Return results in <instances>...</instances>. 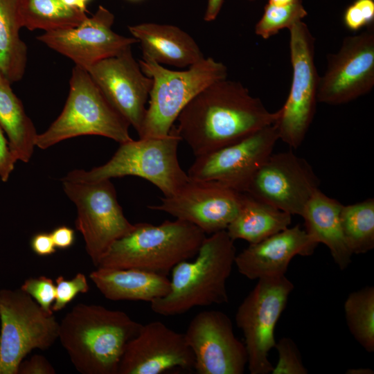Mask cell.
I'll list each match as a JSON object with an SVG mask.
<instances>
[{"label": "cell", "mask_w": 374, "mask_h": 374, "mask_svg": "<svg viewBox=\"0 0 374 374\" xmlns=\"http://www.w3.org/2000/svg\"><path fill=\"white\" fill-rule=\"evenodd\" d=\"M50 234L55 247L60 249L71 247L75 238L74 230L64 225L56 227Z\"/></svg>", "instance_id": "38"}, {"label": "cell", "mask_w": 374, "mask_h": 374, "mask_svg": "<svg viewBox=\"0 0 374 374\" xmlns=\"http://www.w3.org/2000/svg\"><path fill=\"white\" fill-rule=\"evenodd\" d=\"M308 15L302 2L286 6H275L267 3L264 12L255 26V33L267 39L277 34L283 28L292 26Z\"/></svg>", "instance_id": "30"}, {"label": "cell", "mask_w": 374, "mask_h": 374, "mask_svg": "<svg viewBox=\"0 0 374 374\" xmlns=\"http://www.w3.org/2000/svg\"><path fill=\"white\" fill-rule=\"evenodd\" d=\"M30 247L33 252L40 256H50L56 251L51 235L46 232L35 234L31 239Z\"/></svg>", "instance_id": "37"}, {"label": "cell", "mask_w": 374, "mask_h": 374, "mask_svg": "<svg viewBox=\"0 0 374 374\" xmlns=\"http://www.w3.org/2000/svg\"><path fill=\"white\" fill-rule=\"evenodd\" d=\"M194 356L184 334L159 321L142 325L127 344L118 374H161L175 368H194Z\"/></svg>", "instance_id": "19"}, {"label": "cell", "mask_w": 374, "mask_h": 374, "mask_svg": "<svg viewBox=\"0 0 374 374\" xmlns=\"http://www.w3.org/2000/svg\"><path fill=\"white\" fill-rule=\"evenodd\" d=\"M130 126L89 73L75 65L63 109L46 130L38 134L35 145L45 150L66 139L83 135L102 136L122 143L132 139Z\"/></svg>", "instance_id": "6"}, {"label": "cell", "mask_w": 374, "mask_h": 374, "mask_svg": "<svg viewBox=\"0 0 374 374\" xmlns=\"http://www.w3.org/2000/svg\"><path fill=\"white\" fill-rule=\"evenodd\" d=\"M141 44L143 56L160 64L177 67L191 66L204 56L194 39L179 27L169 24L143 23L128 27Z\"/></svg>", "instance_id": "21"}, {"label": "cell", "mask_w": 374, "mask_h": 374, "mask_svg": "<svg viewBox=\"0 0 374 374\" xmlns=\"http://www.w3.org/2000/svg\"><path fill=\"white\" fill-rule=\"evenodd\" d=\"M236 249L226 230L206 237L193 260H184L172 269L168 293L150 302L153 312L170 317L195 307L229 301L226 281Z\"/></svg>", "instance_id": "3"}, {"label": "cell", "mask_w": 374, "mask_h": 374, "mask_svg": "<svg viewBox=\"0 0 374 374\" xmlns=\"http://www.w3.org/2000/svg\"><path fill=\"white\" fill-rule=\"evenodd\" d=\"M21 290L29 294L46 312H53L51 307L55 297V285L44 276L26 279Z\"/></svg>", "instance_id": "33"}, {"label": "cell", "mask_w": 374, "mask_h": 374, "mask_svg": "<svg viewBox=\"0 0 374 374\" xmlns=\"http://www.w3.org/2000/svg\"><path fill=\"white\" fill-rule=\"evenodd\" d=\"M65 5L67 6H69L71 8H76L80 10H82L84 12H87V11L84 10L80 3L79 0H61Z\"/></svg>", "instance_id": "40"}, {"label": "cell", "mask_w": 374, "mask_h": 374, "mask_svg": "<svg viewBox=\"0 0 374 374\" xmlns=\"http://www.w3.org/2000/svg\"><path fill=\"white\" fill-rule=\"evenodd\" d=\"M223 3L224 0H208L204 17V21L209 22L215 20L222 8Z\"/></svg>", "instance_id": "39"}, {"label": "cell", "mask_w": 374, "mask_h": 374, "mask_svg": "<svg viewBox=\"0 0 374 374\" xmlns=\"http://www.w3.org/2000/svg\"><path fill=\"white\" fill-rule=\"evenodd\" d=\"M0 374H18L34 349L45 350L58 339L60 323L20 288L0 290Z\"/></svg>", "instance_id": "8"}, {"label": "cell", "mask_w": 374, "mask_h": 374, "mask_svg": "<svg viewBox=\"0 0 374 374\" xmlns=\"http://www.w3.org/2000/svg\"><path fill=\"white\" fill-rule=\"evenodd\" d=\"M290 31L292 79L290 93L274 125L279 139L291 148L303 143L312 122L317 101L319 76L314 64L315 39L300 21Z\"/></svg>", "instance_id": "9"}, {"label": "cell", "mask_w": 374, "mask_h": 374, "mask_svg": "<svg viewBox=\"0 0 374 374\" xmlns=\"http://www.w3.org/2000/svg\"><path fill=\"white\" fill-rule=\"evenodd\" d=\"M62 188L77 208L75 228L95 267L111 245L134 227L125 216L110 179L93 182L62 181Z\"/></svg>", "instance_id": "10"}, {"label": "cell", "mask_w": 374, "mask_h": 374, "mask_svg": "<svg viewBox=\"0 0 374 374\" xmlns=\"http://www.w3.org/2000/svg\"><path fill=\"white\" fill-rule=\"evenodd\" d=\"M242 193L216 181L189 180L174 195L150 209L188 222L206 234L226 230L238 213Z\"/></svg>", "instance_id": "16"}, {"label": "cell", "mask_w": 374, "mask_h": 374, "mask_svg": "<svg viewBox=\"0 0 374 374\" xmlns=\"http://www.w3.org/2000/svg\"><path fill=\"white\" fill-rule=\"evenodd\" d=\"M19 11L21 28L44 32L77 26L88 17L61 0H19Z\"/></svg>", "instance_id": "27"}, {"label": "cell", "mask_w": 374, "mask_h": 374, "mask_svg": "<svg viewBox=\"0 0 374 374\" xmlns=\"http://www.w3.org/2000/svg\"><path fill=\"white\" fill-rule=\"evenodd\" d=\"M292 215L246 193H242L237 215L226 231L235 241L258 242L290 226Z\"/></svg>", "instance_id": "24"}, {"label": "cell", "mask_w": 374, "mask_h": 374, "mask_svg": "<svg viewBox=\"0 0 374 374\" xmlns=\"http://www.w3.org/2000/svg\"><path fill=\"white\" fill-rule=\"evenodd\" d=\"M320 181L312 166L291 150L271 153L244 193L291 215L301 216Z\"/></svg>", "instance_id": "13"}, {"label": "cell", "mask_w": 374, "mask_h": 374, "mask_svg": "<svg viewBox=\"0 0 374 374\" xmlns=\"http://www.w3.org/2000/svg\"><path fill=\"white\" fill-rule=\"evenodd\" d=\"M374 372L370 368H352L347 371L348 374H373Z\"/></svg>", "instance_id": "42"}, {"label": "cell", "mask_w": 374, "mask_h": 374, "mask_svg": "<svg viewBox=\"0 0 374 374\" xmlns=\"http://www.w3.org/2000/svg\"><path fill=\"white\" fill-rule=\"evenodd\" d=\"M91 0H79L80 3H81L83 9L86 11H87V5Z\"/></svg>", "instance_id": "43"}, {"label": "cell", "mask_w": 374, "mask_h": 374, "mask_svg": "<svg viewBox=\"0 0 374 374\" xmlns=\"http://www.w3.org/2000/svg\"><path fill=\"white\" fill-rule=\"evenodd\" d=\"M181 141L175 125L163 137L132 139L120 143L112 158L103 165L89 170H71L61 181L93 182L135 176L156 186L164 197L171 196L189 180L178 160Z\"/></svg>", "instance_id": "5"}, {"label": "cell", "mask_w": 374, "mask_h": 374, "mask_svg": "<svg viewBox=\"0 0 374 374\" xmlns=\"http://www.w3.org/2000/svg\"><path fill=\"white\" fill-rule=\"evenodd\" d=\"M112 106L140 134L152 79L143 73L132 46L85 69Z\"/></svg>", "instance_id": "18"}, {"label": "cell", "mask_w": 374, "mask_h": 374, "mask_svg": "<svg viewBox=\"0 0 374 374\" xmlns=\"http://www.w3.org/2000/svg\"><path fill=\"white\" fill-rule=\"evenodd\" d=\"M373 0H355L346 9L343 17L345 26L352 31L373 24Z\"/></svg>", "instance_id": "34"}, {"label": "cell", "mask_w": 374, "mask_h": 374, "mask_svg": "<svg viewBox=\"0 0 374 374\" xmlns=\"http://www.w3.org/2000/svg\"><path fill=\"white\" fill-rule=\"evenodd\" d=\"M293 290L285 275L259 278L238 308L235 323L244 337L251 374L271 373L268 355L276 343L274 329Z\"/></svg>", "instance_id": "11"}, {"label": "cell", "mask_w": 374, "mask_h": 374, "mask_svg": "<svg viewBox=\"0 0 374 374\" xmlns=\"http://www.w3.org/2000/svg\"><path fill=\"white\" fill-rule=\"evenodd\" d=\"M53 365L41 355H34L30 359L23 360L18 368V374H55Z\"/></svg>", "instance_id": "35"}, {"label": "cell", "mask_w": 374, "mask_h": 374, "mask_svg": "<svg viewBox=\"0 0 374 374\" xmlns=\"http://www.w3.org/2000/svg\"><path fill=\"white\" fill-rule=\"evenodd\" d=\"M114 15L99 6L91 17L75 27L45 31L37 39L69 58L84 69L114 56L136 42L134 37L117 34L112 29Z\"/></svg>", "instance_id": "17"}, {"label": "cell", "mask_w": 374, "mask_h": 374, "mask_svg": "<svg viewBox=\"0 0 374 374\" xmlns=\"http://www.w3.org/2000/svg\"><path fill=\"white\" fill-rule=\"evenodd\" d=\"M278 360L273 366L272 374H307L301 356L294 341L289 337H283L276 343Z\"/></svg>", "instance_id": "31"}, {"label": "cell", "mask_w": 374, "mask_h": 374, "mask_svg": "<svg viewBox=\"0 0 374 374\" xmlns=\"http://www.w3.org/2000/svg\"><path fill=\"white\" fill-rule=\"evenodd\" d=\"M96 268L89 278L109 300L150 303L170 291V280L165 275L137 269Z\"/></svg>", "instance_id": "22"}, {"label": "cell", "mask_w": 374, "mask_h": 374, "mask_svg": "<svg viewBox=\"0 0 374 374\" xmlns=\"http://www.w3.org/2000/svg\"><path fill=\"white\" fill-rule=\"evenodd\" d=\"M342 205L319 188L307 203L301 217L310 238L317 244L323 243L328 247L335 262L344 270L349 266L353 254L341 229L340 211Z\"/></svg>", "instance_id": "23"}, {"label": "cell", "mask_w": 374, "mask_h": 374, "mask_svg": "<svg viewBox=\"0 0 374 374\" xmlns=\"http://www.w3.org/2000/svg\"><path fill=\"white\" fill-rule=\"evenodd\" d=\"M55 297L52 305L53 312H58L64 309L79 294H85L89 290L86 276L78 273L71 280H66L62 276L56 278Z\"/></svg>", "instance_id": "32"}, {"label": "cell", "mask_w": 374, "mask_h": 374, "mask_svg": "<svg viewBox=\"0 0 374 374\" xmlns=\"http://www.w3.org/2000/svg\"><path fill=\"white\" fill-rule=\"evenodd\" d=\"M17 161L11 152L8 139L0 127V178L3 181L8 180Z\"/></svg>", "instance_id": "36"}, {"label": "cell", "mask_w": 374, "mask_h": 374, "mask_svg": "<svg viewBox=\"0 0 374 374\" xmlns=\"http://www.w3.org/2000/svg\"><path fill=\"white\" fill-rule=\"evenodd\" d=\"M374 87V28L346 37L336 53L327 56L319 78L317 101L338 105L369 93Z\"/></svg>", "instance_id": "12"}, {"label": "cell", "mask_w": 374, "mask_h": 374, "mask_svg": "<svg viewBox=\"0 0 374 374\" xmlns=\"http://www.w3.org/2000/svg\"><path fill=\"white\" fill-rule=\"evenodd\" d=\"M249 1H253V0H249Z\"/></svg>", "instance_id": "45"}, {"label": "cell", "mask_w": 374, "mask_h": 374, "mask_svg": "<svg viewBox=\"0 0 374 374\" xmlns=\"http://www.w3.org/2000/svg\"><path fill=\"white\" fill-rule=\"evenodd\" d=\"M19 0H0V71L11 84L24 75L28 48L21 39Z\"/></svg>", "instance_id": "26"}, {"label": "cell", "mask_w": 374, "mask_h": 374, "mask_svg": "<svg viewBox=\"0 0 374 374\" xmlns=\"http://www.w3.org/2000/svg\"><path fill=\"white\" fill-rule=\"evenodd\" d=\"M348 330L368 353L374 351V287L351 292L344 305Z\"/></svg>", "instance_id": "29"}, {"label": "cell", "mask_w": 374, "mask_h": 374, "mask_svg": "<svg viewBox=\"0 0 374 374\" xmlns=\"http://www.w3.org/2000/svg\"><path fill=\"white\" fill-rule=\"evenodd\" d=\"M142 324L125 312L78 303L60 323L58 339L82 374H118L128 342Z\"/></svg>", "instance_id": "2"}, {"label": "cell", "mask_w": 374, "mask_h": 374, "mask_svg": "<svg viewBox=\"0 0 374 374\" xmlns=\"http://www.w3.org/2000/svg\"><path fill=\"white\" fill-rule=\"evenodd\" d=\"M340 221L346 242L352 254L374 248V199L342 205Z\"/></svg>", "instance_id": "28"}, {"label": "cell", "mask_w": 374, "mask_h": 374, "mask_svg": "<svg viewBox=\"0 0 374 374\" xmlns=\"http://www.w3.org/2000/svg\"><path fill=\"white\" fill-rule=\"evenodd\" d=\"M298 2H302V0H268V3L275 6H286Z\"/></svg>", "instance_id": "41"}, {"label": "cell", "mask_w": 374, "mask_h": 374, "mask_svg": "<svg viewBox=\"0 0 374 374\" xmlns=\"http://www.w3.org/2000/svg\"><path fill=\"white\" fill-rule=\"evenodd\" d=\"M139 63L143 73L152 79L139 138L166 136L179 113L197 94L227 77L226 66L212 57H204L186 71L168 69L143 56Z\"/></svg>", "instance_id": "7"}, {"label": "cell", "mask_w": 374, "mask_h": 374, "mask_svg": "<svg viewBox=\"0 0 374 374\" xmlns=\"http://www.w3.org/2000/svg\"><path fill=\"white\" fill-rule=\"evenodd\" d=\"M184 334L198 374H242L247 366L244 344L235 336L230 318L220 310H205L190 321Z\"/></svg>", "instance_id": "15"}, {"label": "cell", "mask_w": 374, "mask_h": 374, "mask_svg": "<svg viewBox=\"0 0 374 374\" xmlns=\"http://www.w3.org/2000/svg\"><path fill=\"white\" fill-rule=\"evenodd\" d=\"M270 112L240 82L217 80L201 91L181 110L177 130L196 157L235 143L274 124Z\"/></svg>", "instance_id": "1"}, {"label": "cell", "mask_w": 374, "mask_h": 374, "mask_svg": "<svg viewBox=\"0 0 374 374\" xmlns=\"http://www.w3.org/2000/svg\"><path fill=\"white\" fill-rule=\"evenodd\" d=\"M11 84L0 71V127L15 159L27 163L33 154L38 134Z\"/></svg>", "instance_id": "25"}, {"label": "cell", "mask_w": 374, "mask_h": 374, "mask_svg": "<svg viewBox=\"0 0 374 374\" xmlns=\"http://www.w3.org/2000/svg\"><path fill=\"white\" fill-rule=\"evenodd\" d=\"M206 233L184 220L159 225L138 223L116 240L96 267L137 269L167 276L179 262L195 256Z\"/></svg>", "instance_id": "4"}, {"label": "cell", "mask_w": 374, "mask_h": 374, "mask_svg": "<svg viewBox=\"0 0 374 374\" xmlns=\"http://www.w3.org/2000/svg\"><path fill=\"white\" fill-rule=\"evenodd\" d=\"M318 245L299 225L288 227L249 245L235 258V265L250 280L285 275L292 259L310 256Z\"/></svg>", "instance_id": "20"}, {"label": "cell", "mask_w": 374, "mask_h": 374, "mask_svg": "<svg viewBox=\"0 0 374 374\" xmlns=\"http://www.w3.org/2000/svg\"><path fill=\"white\" fill-rule=\"evenodd\" d=\"M129 1H141V0H129Z\"/></svg>", "instance_id": "44"}, {"label": "cell", "mask_w": 374, "mask_h": 374, "mask_svg": "<svg viewBox=\"0 0 374 374\" xmlns=\"http://www.w3.org/2000/svg\"><path fill=\"white\" fill-rule=\"evenodd\" d=\"M279 139L274 124L210 153L196 157L188 170L193 179L220 182L244 193Z\"/></svg>", "instance_id": "14"}]
</instances>
